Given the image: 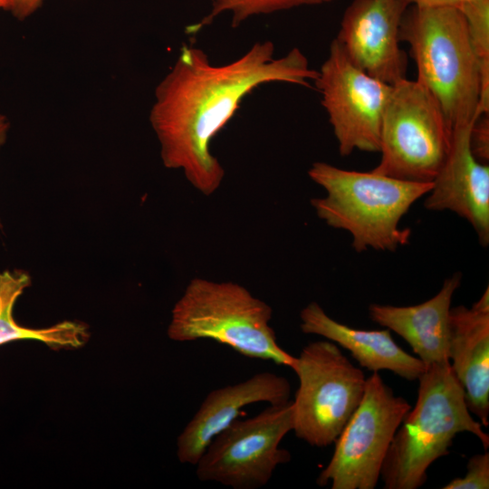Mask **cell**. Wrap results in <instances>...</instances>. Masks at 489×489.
<instances>
[{
  "label": "cell",
  "mask_w": 489,
  "mask_h": 489,
  "mask_svg": "<svg viewBox=\"0 0 489 489\" xmlns=\"http://www.w3.org/2000/svg\"><path fill=\"white\" fill-rule=\"evenodd\" d=\"M271 41L256 42L242 56L215 65L204 50L184 45L155 90L149 121L160 143L163 165L181 169L197 191L210 196L225 170L210 143L257 87L285 82L311 87L318 76L297 48L274 58Z\"/></svg>",
  "instance_id": "cell-1"
},
{
  "label": "cell",
  "mask_w": 489,
  "mask_h": 489,
  "mask_svg": "<svg viewBox=\"0 0 489 489\" xmlns=\"http://www.w3.org/2000/svg\"><path fill=\"white\" fill-rule=\"evenodd\" d=\"M308 175L326 192L311 200L317 216L327 225L348 232L358 253L369 248L395 252L407 245L411 231L400 227L401 219L433 186L321 161L312 165Z\"/></svg>",
  "instance_id": "cell-2"
},
{
  "label": "cell",
  "mask_w": 489,
  "mask_h": 489,
  "mask_svg": "<svg viewBox=\"0 0 489 489\" xmlns=\"http://www.w3.org/2000/svg\"><path fill=\"white\" fill-rule=\"evenodd\" d=\"M417 380L416 405L396 431L382 464L386 489L421 487L428 467L449 454L459 433L469 432L484 449L489 446V436L472 417L449 362L426 366Z\"/></svg>",
  "instance_id": "cell-3"
},
{
  "label": "cell",
  "mask_w": 489,
  "mask_h": 489,
  "mask_svg": "<svg viewBox=\"0 0 489 489\" xmlns=\"http://www.w3.org/2000/svg\"><path fill=\"white\" fill-rule=\"evenodd\" d=\"M417 77L435 97L452 129L479 116L481 76L466 20L454 6L409 5L399 28Z\"/></svg>",
  "instance_id": "cell-4"
},
{
  "label": "cell",
  "mask_w": 489,
  "mask_h": 489,
  "mask_svg": "<svg viewBox=\"0 0 489 489\" xmlns=\"http://www.w3.org/2000/svg\"><path fill=\"white\" fill-rule=\"evenodd\" d=\"M273 310L234 282L192 279L176 302L168 329L176 341L213 340L239 354L290 367L294 356L277 342Z\"/></svg>",
  "instance_id": "cell-5"
},
{
  "label": "cell",
  "mask_w": 489,
  "mask_h": 489,
  "mask_svg": "<svg viewBox=\"0 0 489 489\" xmlns=\"http://www.w3.org/2000/svg\"><path fill=\"white\" fill-rule=\"evenodd\" d=\"M450 127L431 92L417 80L392 85L380 129V175L433 182L449 152Z\"/></svg>",
  "instance_id": "cell-6"
},
{
  "label": "cell",
  "mask_w": 489,
  "mask_h": 489,
  "mask_svg": "<svg viewBox=\"0 0 489 489\" xmlns=\"http://www.w3.org/2000/svg\"><path fill=\"white\" fill-rule=\"evenodd\" d=\"M291 368L299 379L292 431L312 446L331 445L360 403L367 378L328 340L303 347Z\"/></svg>",
  "instance_id": "cell-7"
},
{
  "label": "cell",
  "mask_w": 489,
  "mask_h": 489,
  "mask_svg": "<svg viewBox=\"0 0 489 489\" xmlns=\"http://www.w3.org/2000/svg\"><path fill=\"white\" fill-rule=\"evenodd\" d=\"M410 404L379 372L366 379L363 398L335 440L331 458L316 479L331 489H373L388 449Z\"/></svg>",
  "instance_id": "cell-8"
},
{
  "label": "cell",
  "mask_w": 489,
  "mask_h": 489,
  "mask_svg": "<svg viewBox=\"0 0 489 489\" xmlns=\"http://www.w3.org/2000/svg\"><path fill=\"white\" fill-rule=\"evenodd\" d=\"M293 428L292 402L269 404L253 417L236 418L216 435L197 463V476L234 489L265 485L280 465L291 460L280 447Z\"/></svg>",
  "instance_id": "cell-9"
},
{
  "label": "cell",
  "mask_w": 489,
  "mask_h": 489,
  "mask_svg": "<svg viewBox=\"0 0 489 489\" xmlns=\"http://www.w3.org/2000/svg\"><path fill=\"white\" fill-rule=\"evenodd\" d=\"M313 82L340 154L379 152L381 122L392 85L356 66L336 39Z\"/></svg>",
  "instance_id": "cell-10"
},
{
  "label": "cell",
  "mask_w": 489,
  "mask_h": 489,
  "mask_svg": "<svg viewBox=\"0 0 489 489\" xmlns=\"http://www.w3.org/2000/svg\"><path fill=\"white\" fill-rule=\"evenodd\" d=\"M409 5L408 0H353L335 38L356 66L390 85L406 78L399 28Z\"/></svg>",
  "instance_id": "cell-11"
},
{
  "label": "cell",
  "mask_w": 489,
  "mask_h": 489,
  "mask_svg": "<svg viewBox=\"0 0 489 489\" xmlns=\"http://www.w3.org/2000/svg\"><path fill=\"white\" fill-rule=\"evenodd\" d=\"M475 121L452 129L447 157L425 200L427 210L454 212L474 228L480 244H489V166L470 145Z\"/></svg>",
  "instance_id": "cell-12"
},
{
  "label": "cell",
  "mask_w": 489,
  "mask_h": 489,
  "mask_svg": "<svg viewBox=\"0 0 489 489\" xmlns=\"http://www.w3.org/2000/svg\"><path fill=\"white\" fill-rule=\"evenodd\" d=\"M290 394L288 379L272 372L212 390L177 437L178 460L196 465L211 440L238 418L243 408L257 402L285 403Z\"/></svg>",
  "instance_id": "cell-13"
},
{
  "label": "cell",
  "mask_w": 489,
  "mask_h": 489,
  "mask_svg": "<svg viewBox=\"0 0 489 489\" xmlns=\"http://www.w3.org/2000/svg\"><path fill=\"white\" fill-rule=\"evenodd\" d=\"M447 358L462 386L467 408L489 425V289L471 308L450 309Z\"/></svg>",
  "instance_id": "cell-14"
},
{
  "label": "cell",
  "mask_w": 489,
  "mask_h": 489,
  "mask_svg": "<svg viewBox=\"0 0 489 489\" xmlns=\"http://www.w3.org/2000/svg\"><path fill=\"white\" fill-rule=\"evenodd\" d=\"M461 280L460 273H454L445 280L435 296L416 305L372 303L369 306V318L402 337L426 366L449 362V313L453 295L459 288Z\"/></svg>",
  "instance_id": "cell-15"
},
{
  "label": "cell",
  "mask_w": 489,
  "mask_h": 489,
  "mask_svg": "<svg viewBox=\"0 0 489 489\" xmlns=\"http://www.w3.org/2000/svg\"><path fill=\"white\" fill-rule=\"evenodd\" d=\"M300 328L305 334L325 338L350 352L359 364L372 372L388 370L408 379L416 380L426 365L416 356L401 349L390 331L360 330L330 317L321 306L312 302L300 313Z\"/></svg>",
  "instance_id": "cell-16"
},
{
  "label": "cell",
  "mask_w": 489,
  "mask_h": 489,
  "mask_svg": "<svg viewBox=\"0 0 489 489\" xmlns=\"http://www.w3.org/2000/svg\"><path fill=\"white\" fill-rule=\"evenodd\" d=\"M31 283L30 275L24 271L0 272V345L19 340H34L52 349L83 346L90 334L88 327L82 322L64 321L48 328L31 329L14 321V303Z\"/></svg>",
  "instance_id": "cell-17"
},
{
  "label": "cell",
  "mask_w": 489,
  "mask_h": 489,
  "mask_svg": "<svg viewBox=\"0 0 489 489\" xmlns=\"http://www.w3.org/2000/svg\"><path fill=\"white\" fill-rule=\"evenodd\" d=\"M332 1L335 0H210L209 13L200 21L188 25L187 34H197L204 27L210 25L218 16L225 14H231V25L237 27L252 16Z\"/></svg>",
  "instance_id": "cell-18"
},
{
  "label": "cell",
  "mask_w": 489,
  "mask_h": 489,
  "mask_svg": "<svg viewBox=\"0 0 489 489\" xmlns=\"http://www.w3.org/2000/svg\"><path fill=\"white\" fill-rule=\"evenodd\" d=\"M464 14L481 76L479 114L489 113V0H472L457 7Z\"/></svg>",
  "instance_id": "cell-19"
},
{
  "label": "cell",
  "mask_w": 489,
  "mask_h": 489,
  "mask_svg": "<svg viewBox=\"0 0 489 489\" xmlns=\"http://www.w3.org/2000/svg\"><path fill=\"white\" fill-rule=\"evenodd\" d=\"M489 454L473 455L467 463V472L464 477H456L443 486V489H488Z\"/></svg>",
  "instance_id": "cell-20"
},
{
  "label": "cell",
  "mask_w": 489,
  "mask_h": 489,
  "mask_svg": "<svg viewBox=\"0 0 489 489\" xmlns=\"http://www.w3.org/2000/svg\"><path fill=\"white\" fill-rule=\"evenodd\" d=\"M470 145L474 156L482 163L489 160V113L481 114L474 122Z\"/></svg>",
  "instance_id": "cell-21"
},
{
  "label": "cell",
  "mask_w": 489,
  "mask_h": 489,
  "mask_svg": "<svg viewBox=\"0 0 489 489\" xmlns=\"http://www.w3.org/2000/svg\"><path fill=\"white\" fill-rule=\"evenodd\" d=\"M44 0H8L7 9L18 20H24L33 14Z\"/></svg>",
  "instance_id": "cell-22"
},
{
  "label": "cell",
  "mask_w": 489,
  "mask_h": 489,
  "mask_svg": "<svg viewBox=\"0 0 489 489\" xmlns=\"http://www.w3.org/2000/svg\"><path fill=\"white\" fill-rule=\"evenodd\" d=\"M410 5L423 7H437V6H454L458 7L461 5L472 0H408Z\"/></svg>",
  "instance_id": "cell-23"
},
{
  "label": "cell",
  "mask_w": 489,
  "mask_h": 489,
  "mask_svg": "<svg viewBox=\"0 0 489 489\" xmlns=\"http://www.w3.org/2000/svg\"><path fill=\"white\" fill-rule=\"evenodd\" d=\"M8 129H9V122L7 119L4 115L0 114V148L5 142ZM1 227H2V225L0 222V228Z\"/></svg>",
  "instance_id": "cell-24"
},
{
  "label": "cell",
  "mask_w": 489,
  "mask_h": 489,
  "mask_svg": "<svg viewBox=\"0 0 489 489\" xmlns=\"http://www.w3.org/2000/svg\"><path fill=\"white\" fill-rule=\"evenodd\" d=\"M8 6V0H0V9L6 10Z\"/></svg>",
  "instance_id": "cell-25"
}]
</instances>
